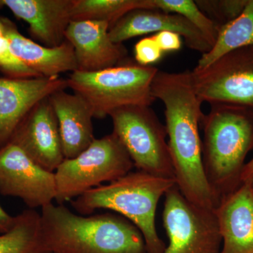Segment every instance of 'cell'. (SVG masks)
Instances as JSON below:
<instances>
[{
	"label": "cell",
	"mask_w": 253,
	"mask_h": 253,
	"mask_svg": "<svg viewBox=\"0 0 253 253\" xmlns=\"http://www.w3.org/2000/svg\"><path fill=\"white\" fill-rule=\"evenodd\" d=\"M151 94L165 105L166 126L174 179L181 194L200 207L214 210L218 203L208 184L203 164L199 126L204 113L195 92L190 71H159L151 84Z\"/></svg>",
	"instance_id": "1"
},
{
	"label": "cell",
	"mask_w": 253,
	"mask_h": 253,
	"mask_svg": "<svg viewBox=\"0 0 253 253\" xmlns=\"http://www.w3.org/2000/svg\"><path fill=\"white\" fill-rule=\"evenodd\" d=\"M41 215L51 253H147L141 231L119 214L81 215L52 203L42 208Z\"/></svg>",
	"instance_id": "2"
},
{
	"label": "cell",
	"mask_w": 253,
	"mask_h": 253,
	"mask_svg": "<svg viewBox=\"0 0 253 253\" xmlns=\"http://www.w3.org/2000/svg\"><path fill=\"white\" fill-rule=\"evenodd\" d=\"M211 106L201 122L203 164L208 184L219 204L242 185L245 161L253 149V109L227 104Z\"/></svg>",
	"instance_id": "3"
},
{
	"label": "cell",
	"mask_w": 253,
	"mask_h": 253,
	"mask_svg": "<svg viewBox=\"0 0 253 253\" xmlns=\"http://www.w3.org/2000/svg\"><path fill=\"white\" fill-rule=\"evenodd\" d=\"M174 185L175 179L137 170L89 190L71 204L81 215H90L98 210L118 213L141 231L146 253H163L166 245L156 229V211L160 200Z\"/></svg>",
	"instance_id": "4"
},
{
	"label": "cell",
	"mask_w": 253,
	"mask_h": 253,
	"mask_svg": "<svg viewBox=\"0 0 253 253\" xmlns=\"http://www.w3.org/2000/svg\"><path fill=\"white\" fill-rule=\"evenodd\" d=\"M158 71L127 60L94 72L74 71L66 81L68 87L89 105L94 118H104L123 106H151L156 100L151 84Z\"/></svg>",
	"instance_id": "5"
},
{
	"label": "cell",
	"mask_w": 253,
	"mask_h": 253,
	"mask_svg": "<svg viewBox=\"0 0 253 253\" xmlns=\"http://www.w3.org/2000/svg\"><path fill=\"white\" fill-rule=\"evenodd\" d=\"M130 156L114 133L95 139L76 157L65 159L55 174L56 199L63 205L95 187L130 172Z\"/></svg>",
	"instance_id": "6"
},
{
	"label": "cell",
	"mask_w": 253,
	"mask_h": 253,
	"mask_svg": "<svg viewBox=\"0 0 253 253\" xmlns=\"http://www.w3.org/2000/svg\"><path fill=\"white\" fill-rule=\"evenodd\" d=\"M109 116L112 120L113 133L122 143L137 170L174 179L166 141V126L150 106H123Z\"/></svg>",
	"instance_id": "7"
},
{
	"label": "cell",
	"mask_w": 253,
	"mask_h": 253,
	"mask_svg": "<svg viewBox=\"0 0 253 253\" xmlns=\"http://www.w3.org/2000/svg\"><path fill=\"white\" fill-rule=\"evenodd\" d=\"M163 225L169 241L163 253H220L222 241L214 210L190 202L176 184L165 195Z\"/></svg>",
	"instance_id": "8"
},
{
	"label": "cell",
	"mask_w": 253,
	"mask_h": 253,
	"mask_svg": "<svg viewBox=\"0 0 253 253\" xmlns=\"http://www.w3.org/2000/svg\"><path fill=\"white\" fill-rule=\"evenodd\" d=\"M190 76L203 103L253 109V46L233 50L201 71H190Z\"/></svg>",
	"instance_id": "9"
},
{
	"label": "cell",
	"mask_w": 253,
	"mask_h": 253,
	"mask_svg": "<svg viewBox=\"0 0 253 253\" xmlns=\"http://www.w3.org/2000/svg\"><path fill=\"white\" fill-rule=\"evenodd\" d=\"M0 194L22 200L29 209H42L56 199L54 172L40 167L9 143L0 149Z\"/></svg>",
	"instance_id": "10"
},
{
	"label": "cell",
	"mask_w": 253,
	"mask_h": 253,
	"mask_svg": "<svg viewBox=\"0 0 253 253\" xmlns=\"http://www.w3.org/2000/svg\"><path fill=\"white\" fill-rule=\"evenodd\" d=\"M9 143L51 172L65 160L57 118L49 97L35 105L19 123Z\"/></svg>",
	"instance_id": "11"
},
{
	"label": "cell",
	"mask_w": 253,
	"mask_h": 253,
	"mask_svg": "<svg viewBox=\"0 0 253 253\" xmlns=\"http://www.w3.org/2000/svg\"><path fill=\"white\" fill-rule=\"evenodd\" d=\"M66 88L67 81L61 77L0 78V149L35 105Z\"/></svg>",
	"instance_id": "12"
},
{
	"label": "cell",
	"mask_w": 253,
	"mask_h": 253,
	"mask_svg": "<svg viewBox=\"0 0 253 253\" xmlns=\"http://www.w3.org/2000/svg\"><path fill=\"white\" fill-rule=\"evenodd\" d=\"M110 24L98 21H72L66 32V41L74 49L78 71L94 72L127 61L123 44L112 41Z\"/></svg>",
	"instance_id": "13"
},
{
	"label": "cell",
	"mask_w": 253,
	"mask_h": 253,
	"mask_svg": "<svg viewBox=\"0 0 253 253\" xmlns=\"http://www.w3.org/2000/svg\"><path fill=\"white\" fill-rule=\"evenodd\" d=\"M171 31L184 38L190 49L206 54L212 46L193 25L180 15L158 9L133 10L110 27L109 36L113 42H123L151 33Z\"/></svg>",
	"instance_id": "14"
},
{
	"label": "cell",
	"mask_w": 253,
	"mask_h": 253,
	"mask_svg": "<svg viewBox=\"0 0 253 253\" xmlns=\"http://www.w3.org/2000/svg\"><path fill=\"white\" fill-rule=\"evenodd\" d=\"M74 0H0L19 19L28 23L32 38L47 47L66 41V32L72 21Z\"/></svg>",
	"instance_id": "15"
},
{
	"label": "cell",
	"mask_w": 253,
	"mask_h": 253,
	"mask_svg": "<svg viewBox=\"0 0 253 253\" xmlns=\"http://www.w3.org/2000/svg\"><path fill=\"white\" fill-rule=\"evenodd\" d=\"M220 232V253H253V191L242 184L214 210Z\"/></svg>",
	"instance_id": "16"
},
{
	"label": "cell",
	"mask_w": 253,
	"mask_h": 253,
	"mask_svg": "<svg viewBox=\"0 0 253 253\" xmlns=\"http://www.w3.org/2000/svg\"><path fill=\"white\" fill-rule=\"evenodd\" d=\"M0 19L11 51L39 77H59L61 73L77 71L74 49L67 41L56 47H47L21 34L9 18Z\"/></svg>",
	"instance_id": "17"
},
{
	"label": "cell",
	"mask_w": 253,
	"mask_h": 253,
	"mask_svg": "<svg viewBox=\"0 0 253 253\" xmlns=\"http://www.w3.org/2000/svg\"><path fill=\"white\" fill-rule=\"evenodd\" d=\"M66 89L53 93L50 102L57 118L65 159L78 156L94 140L92 111L77 94Z\"/></svg>",
	"instance_id": "18"
},
{
	"label": "cell",
	"mask_w": 253,
	"mask_h": 253,
	"mask_svg": "<svg viewBox=\"0 0 253 253\" xmlns=\"http://www.w3.org/2000/svg\"><path fill=\"white\" fill-rule=\"evenodd\" d=\"M245 46H253V0H248L237 18L219 28L215 42L208 53L202 54L193 71H201L223 55Z\"/></svg>",
	"instance_id": "19"
},
{
	"label": "cell",
	"mask_w": 253,
	"mask_h": 253,
	"mask_svg": "<svg viewBox=\"0 0 253 253\" xmlns=\"http://www.w3.org/2000/svg\"><path fill=\"white\" fill-rule=\"evenodd\" d=\"M0 253H51L43 239L41 213L28 209L15 216L11 227L0 234Z\"/></svg>",
	"instance_id": "20"
},
{
	"label": "cell",
	"mask_w": 253,
	"mask_h": 253,
	"mask_svg": "<svg viewBox=\"0 0 253 253\" xmlns=\"http://www.w3.org/2000/svg\"><path fill=\"white\" fill-rule=\"evenodd\" d=\"M156 9L154 0H74L72 21H104L110 27L135 9Z\"/></svg>",
	"instance_id": "21"
},
{
	"label": "cell",
	"mask_w": 253,
	"mask_h": 253,
	"mask_svg": "<svg viewBox=\"0 0 253 253\" xmlns=\"http://www.w3.org/2000/svg\"><path fill=\"white\" fill-rule=\"evenodd\" d=\"M156 9L180 15L205 37L211 46L217 40L219 27L201 11L193 0H154Z\"/></svg>",
	"instance_id": "22"
},
{
	"label": "cell",
	"mask_w": 253,
	"mask_h": 253,
	"mask_svg": "<svg viewBox=\"0 0 253 253\" xmlns=\"http://www.w3.org/2000/svg\"><path fill=\"white\" fill-rule=\"evenodd\" d=\"M195 1L201 11L220 28L235 19L243 12L248 0Z\"/></svg>",
	"instance_id": "23"
},
{
	"label": "cell",
	"mask_w": 253,
	"mask_h": 253,
	"mask_svg": "<svg viewBox=\"0 0 253 253\" xmlns=\"http://www.w3.org/2000/svg\"><path fill=\"white\" fill-rule=\"evenodd\" d=\"M164 54L153 36L142 38L134 46L136 63L141 66H152Z\"/></svg>",
	"instance_id": "24"
},
{
	"label": "cell",
	"mask_w": 253,
	"mask_h": 253,
	"mask_svg": "<svg viewBox=\"0 0 253 253\" xmlns=\"http://www.w3.org/2000/svg\"><path fill=\"white\" fill-rule=\"evenodd\" d=\"M153 37L163 53L178 51L181 49V37L177 33L163 31L156 33Z\"/></svg>",
	"instance_id": "25"
},
{
	"label": "cell",
	"mask_w": 253,
	"mask_h": 253,
	"mask_svg": "<svg viewBox=\"0 0 253 253\" xmlns=\"http://www.w3.org/2000/svg\"><path fill=\"white\" fill-rule=\"evenodd\" d=\"M14 217L1 207L0 205V234L6 232L14 224Z\"/></svg>",
	"instance_id": "26"
},
{
	"label": "cell",
	"mask_w": 253,
	"mask_h": 253,
	"mask_svg": "<svg viewBox=\"0 0 253 253\" xmlns=\"http://www.w3.org/2000/svg\"><path fill=\"white\" fill-rule=\"evenodd\" d=\"M253 181V158L249 162L245 165L242 175H241V182L242 184H252Z\"/></svg>",
	"instance_id": "27"
},
{
	"label": "cell",
	"mask_w": 253,
	"mask_h": 253,
	"mask_svg": "<svg viewBox=\"0 0 253 253\" xmlns=\"http://www.w3.org/2000/svg\"><path fill=\"white\" fill-rule=\"evenodd\" d=\"M4 36V29H3L2 23H1V19H0V38H1Z\"/></svg>",
	"instance_id": "28"
},
{
	"label": "cell",
	"mask_w": 253,
	"mask_h": 253,
	"mask_svg": "<svg viewBox=\"0 0 253 253\" xmlns=\"http://www.w3.org/2000/svg\"><path fill=\"white\" fill-rule=\"evenodd\" d=\"M251 185H252V189H253V181L252 182V184H251Z\"/></svg>",
	"instance_id": "29"
}]
</instances>
